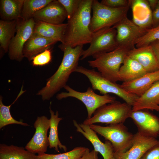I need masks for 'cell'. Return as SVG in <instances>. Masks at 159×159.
Returning <instances> with one entry per match:
<instances>
[{"mask_svg": "<svg viewBox=\"0 0 159 159\" xmlns=\"http://www.w3.org/2000/svg\"><path fill=\"white\" fill-rule=\"evenodd\" d=\"M22 94L19 92L16 100L11 105L6 106L2 102V97H0V129L8 125L12 124H18L23 126H28L25 123L18 121L14 119L11 116L10 112V108L11 105L14 103L19 97Z\"/></svg>", "mask_w": 159, "mask_h": 159, "instance_id": "f1b7e54d", "label": "cell"}, {"mask_svg": "<svg viewBox=\"0 0 159 159\" xmlns=\"http://www.w3.org/2000/svg\"><path fill=\"white\" fill-rule=\"evenodd\" d=\"M33 18L47 23L60 24L67 18V15L64 7L58 0H53L36 12Z\"/></svg>", "mask_w": 159, "mask_h": 159, "instance_id": "2e32d148", "label": "cell"}, {"mask_svg": "<svg viewBox=\"0 0 159 159\" xmlns=\"http://www.w3.org/2000/svg\"><path fill=\"white\" fill-rule=\"evenodd\" d=\"M153 27L159 25V6L158 5L152 11Z\"/></svg>", "mask_w": 159, "mask_h": 159, "instance_id": "8d00e7d4", "label": "cell"}, {"mask_svg": "<svg viewBox=\"0 0 159 159\" xmlns=\"http://www.w3.org/2000/svg\"><path fill=\"white\" fill-rule=\"evenodd\" d=\"M127 55L138 62L147 73L159 69V63L150 45L135 47L130 50Z\"/></svg>", "mask_w": 159, "mask_h": 159, "instance_id": "e0dca14e", "label": "cell"}, {"mask_svg": "<svg viewBox=\"0 0 159 159\" xmlns=\"http://www.w3.org/2000/svg\"><path fill=\"white\" fill-rule=\"evenodd\" d=\"M158 141L156 138L145 136L138 132L134 135L131 147L123 153L114 152L113 156L116 159H140Z\"/></svg>", "mask_w": 159, "mask_h": 159, "instance_id": "5bb4252c", "label": "cell"}, {"mask_svg": "<svg viewBox=\"0 0 159 159\" xmlns=\"http://www.w3.org/2000/svg\"><path fill=\"white\" fill-rule=\"evenodd\" d=\"M132 111L131 105L115 100L98 108L93 116L85 119L83 123L90 125L97 123L110 125L123 123L130 118Z\"/></svg>", "mask_w": 159, "mask_h": 159, "instance_id": "5b68a950", "label": "cell"}, {"mask_svg": "<svg viewBox=\"0 0 159 159\" xmlns=\"http://www.w3.org/2000/svg\"><path fill=\"white\" fill-rule=\"evenodd\" d=\"M74 125L77 132L81 133L92 145L94 150L100 153L104 159H110L113 156L114 153L111 143L106 140L102 143L99 139L96 132L89 125L83 123L79 124L77 121H73Z\"/></svg>", "mask_w": 159, "mask_h": 159, "instance_id": "9a60e30c", "label": "cell"}, {"mask_svg": "<svg viewBox=\"0 0 159 159\" xmlns=\"http://www.w3.org/2000/svg\"><path fill=\"white\" fill-rule=\"evenodd\" d=\"M110 159H116L114 157V156H113Z\"/></svg>", "mask_w": 159, "mask_h": 159, "instance_id": "ab89813d", "label": "cell"}, {"mask_svg": "<svg viewBox=\"0 0 159 159\" xmlns=\"http://www.w3.org/2000/svg\"><path fill=\"white\" fill-rule=\"evenodd\" d=\"M75 72L85 75L91 83L93 89L98 90L103 95L114 94L132 106L139 97L135 95L127 92L121 85L107 79L94 69H89L78 66Z\"/></svg>", "mask_w": 159, "mask_h": 159, "instance_id": "277c9868", "label": "cell"}, {"mask_svg": "<svg viewBox=\"0 0 159 159\" xmlns=\"http://www.w3.org/2000/svg\"><path fill=\"white\" fill-rule=\"evenodd\" d=\"M50 115V127L49 135L48 137L49 143V148H54L55 151L59 152V148L66 152L67 148L65 145H62L59 139L58 134V126L62 118L59 117V112L57 111L56 113L49 107Z\"/></svg>", "mask_w": 159, "mask_h": 159, "instance_id": "484cf974", "label": "cell"}, {"mask_svg": "<svg viewBox=\"0 0 159 159\" xmlns=\"http://www.w3.org/2000/svg\"><path fill=\"white\" fill-rule=\"evenodd\" d=\"M159 80V69L148 72L135 80L124 82L122 87L127 92L139 97L156 82Z\"/></svg>", "mask_w": 159, "mask_h": 159, "instance_id": "ac0fdd59", "label": "cell"}, {"mask_svg": "<svg viewBox=\"0 0 159 159\" xmlns=\"http://www.w3.org/2000/svg\"><path fill=\"white\" fill-rule=\"evenodd\" d=\"M24 0H1L0 16L6 21L22 19L21 12Z\"/></svg>", "mask_w": 159, "mask_h": 159, "instance_id": "cb8c5ba5", "label": "cell"}, {"mask_svg": "<svg viewBox=\"0 0 159 159\" xmlns=\"http://www.w3.org/2000/svg\"><path fill=\"white\" fill-rule=\"evenodd\" d=\"M93 0H81L73 16L67 19L61 44L72 48L90 44L92 33L90 29Z\"/></svg>", "mask_w": 159, "mask_h": 159, "instance_id": "7a4b0ae2", "label": "cell"}, {"mask_svg": "<svg viewBox=\"0 0 159 159\" xmlns=\"http://www.w3.org/2000/svg\"><path fill=\"white\" fill-rule=\"evenodd\" d=\"M117 31L113 26L105 28L92 33L89 47L83 51L80 59L97 56L115 49L118 46L117 42Z\"/></svg>", "mask_w": 159, "mask_h": 159, "instance_id": "9c48e42d", "label": "cell"}, {"mask_svg": "<svg viewBox=\"0 0 159 159\" xmlns=\"http://www.w3.org/2000/svg\"><path fill=\"white\" fill-rule=\"evenodd\" d=\"M98 153L94 150L91 151L87 148L82 156L79 159H98Z\"/></svg>", "mask_w": 159, "mask_h": 159, "instance_id": "d590c367", "label": "cell"}, {"mask_svg": "<svg viewBox=\"0 0 159 159\" xmlns=\"http://www.w3.org/2000/svg\"><path fill=\"white\" fill-rule=\"evenodd\" d=\"M118 72L120 81L123 82L132 81L138 78L147 73L136 60L127 55Z\"/></svg>", "mask_w": 159, "mask_h": 159, "instance_id": "7402d4cb", "label": "cell"}, {"mask_svg": "<svg viewBox=\"0 0 159 159\" xmlns=\"http://www.w3.org/2000/svg\"><path fill=\"white\" fill-rule=\"evenodd\" d=\"M35 20L34 33L62 43L67 23L54 24Z\"/></svg>", "mask_w": 159, "mask_h": 159, "instance_id": "603a6c76", "label": "cell"}, {"mask_svg": "<svg viewBox=\"0 0 159 159\" xmlns=\"http://www.w3.org/2000/svg\"><path fill=\"white\" fill-rule=\"evenodd\" d=\"M83 46L72 48L60 44L59 48L64 52L62 61L55 72L47 80L46 85L37 95L43 100H48L67 85L72 73L75 72L82 56Z\"/></svg>", "mask_w": 159, "mask_h": 159, "instance_id": "6da1fadb", "label": "cell"}, {"mask_svg": "<svg viewBox=\"0 0 159 159\" xmlns=\"http://www.w3.org/2000/svg\"><path fill=\"white\" fill-rule=\"evenodd\" d=\"M133 13L132 21L143 29L153 27L152 11L147 0H130Z\"/></svg>", "mask_w": 159, "mask_h": 159, "instance_id": "d6986e66", "label": "cell"}, {"mask_svg": "<svg viewBox=\"0 0 159 159\" xmlns=\"http://www.w3.org/2000/svg\"><path fill=\"white\" fill-rule=\"evenodd\" d=\"M52 59L51 51L47 49L37 54L32 59V64L34 66H42L48 64Z\"/></svg>", "mask_w": 159, "mask_h": 159, "instance_id": "1f68e13d", "label": "cell"}, {"mask_svg": "<svg viewBox=\"0 0 159 159\" xmlns=\"http://www.w3.org/2000/svg\"><path fill=\"white\" fill-rule=\"evenodd\" d=\"M36 155L23 147L0 144V159H37Z\"/></svg>", "mask_w": 159, "mask_h": 159, "instance_id": "d4e9b609", "label": "cell"}, {"mask_svg": "<svg viewBox=\"0 0 159 159\" xmlns=\"http://www.w3.org/2000/svg\"><path fill=\"white\" fill-rule=\"evenodd\" d=\"M130 118L141 134L155 138L159 136V118L148 110L132 111Z\"/></svg>", "mask_w": 159, "mask_h": 159, "instance_id": "4fadbf2b", "label": "cell"}, {"mask_svg": "<svg viewBox=\"0 0 159 159\" xmlns=\"http://www.w3.org/2000/svg\"><path fill=\"white\" fill-rule=\"evenodd\" d=\"M116 30V39L119 46L133 49L135 41L145 34L147 29L140 27L127 16L113 26Z\"/></svg>", "mask_w": 159, "mask_h": 159, "instance_id": "8fae6325", "label": "cell"}, {"mask_svg": "<svg viewBox=\"0 0 159 159\" xmlns=\"http://www.w3.org/2000/svg\"><path fill=\"white\" fill-rule=\"evenodd\" d=\"M64 8L67 19L73 16L78 9L81 0H58Z\"/></svg>", "mask_w": 159, "mask_h": 159, "instance_id": "d6a6232c", "label": "cell"}, {"mask_svg": "<svg viewBox=\"0 0 159 159\" xmlns=\"http://www.w3.org/2000/svg\"><path fill=\"white\" fill-rule=\"evenodd\" d=\"M150 45L159 63V40L153 42Z\"/></svg>", "mask_w": 159, "mask_h": 159, "instance_id": "74e56055", "label": "cell"}, {"mask_svg": "<svg viewBox=\"0 0 159 159\" xmlns=\"http://www.w3.org/2000/svg\"><path fill=\"white\" fill-rule=\"evenodd\" d=\"M140 159H159V140L148 150Z\"/></svg>", "mask_w": 159, "mask_h": 159, "instance_id": "e575fe53", "label": "cell"}, {"mask_svg": "<svg viewBox=\"0 0 159 159\" xmlns=\"http://www.w3.org/2000/svg\"><path fill=\"white\" fill-rule=\"evenodd\" d=\"M35 24L32 18L24 20H17L16 34L10 42L8 51L10 59L20 62L24 57L23 50L25 44L33 33Z\"/></svg>", "mask_w": 159, "mask_h": 159, "instance_id": "30bf717a", "label": "cell"}, {"mask_svg": "<svg viewBox=\"0 0 159 159\" xmlns=\"http://www.w3.org/2000/svg\"><path fill=\"white\" fill-rule=\"evenodd\" d=\"M34 125L35 129V133L25 148L38 155L45 153L49 146L47 135L50 127V120L45 116L38 117Z\"/></svg>", "mask_w": 159, "mask_h": 159, "instance_id": "7c38bea8", "label": "cell"}, {"mask_svg": "<svg viewBox=\"0 0 159 159\" xmlns=\"http://www.w3.org/2000/svg\"><path fill=\"white\" fill-rule=\"evenodd\" d=\"M130 5L119 8H112L106 6L97 0H93L92 15L90 29L92 32L100 29L112 27L125 17Z\"/></svg>", "mask_w": 159, "mask_h": 159, "instance_id": "8992f818", "label": "cell"}, {"mask_svg": "<svg viewBox=\"0 0 159 159\" xmlns=\"http://www.w3.org/2000/svg\"><path fill=\"white\" fill-rule=\"evenodd\" d=\"M148 110L159 111V80L136 100L132 111Z\"/></svg>", "mask_w": 159, "mask_h": 159, "instance_id": "44dd1931", "label": "cell"}, {"mask_svg": "<svg viewBox=\"0 0 159 159\" xmlns=\"http://www.w3.org/2000/svg\"><path fill=\"white\" fill-rule=\"evenodd\" d=\"M89 126L111 143L114 153L125 152L132 146L134 134L129 131L123 123L110 124L106 126L94 124Z\"/></svg>", "mask_w": 159, "mask_h": 159, "instance_id": "52a82bcc", "label": "cell"}, {"mask_svg": "<svg viewBox=\"0 0 159 159\" xmlns=\"http://www.w3.org/2000/svg\"><path fill=\"white\" fill-rule=\"evenodd\" d=\"M158 5L159 6V0H158Z\"/></svg>", "mask_w": 159, "mask_h": 159, "instance_id": "60d3db41", "label": "cell"}, {"mask_svg": "<svg viewBox=\"0 0 159 159\" xmlns=\"http://www.w3.org/2000/svg\"><path fill=\"white\" fill-rule=\"evenodd\" d=\"M58 41L33 33L24 44L23 50L24 57L30 61L37 54L49 49Z\"/></svg>", "mask_w": 159, "mask_h": 159, "instance_id": "ffe728a7", "label": "cell"}, {"mask_svg": "<svg viewBox=\"0 0 159 159\" xmlns=\"http://www.w3.org/2000/svg\"><path fill=\"white\" fill-rule=\"evenodd\" d=\"M64 88L67 92H62L57 94V99L61 100L68 97H72L80 100L86 108L88 119L91 118L95 111L100 107L116 100L115 97L109 94L100 95L96 94L93 89L90 87L84 92L76 91L67 85Z\"/></svg>", "mask_w": 159, "mask_h": 159, "instance_id": "ba28073f", "label": "cell"}, {"mask_svg": "<svg viewBox=\"0 0 159 159\" xmlns=\"http://www.w3.org/2000/svg\"><path fill=\"white\" fill-rule=\"evenodd\" d=\"M100 2L102 4L112 8H119L130 6V0H102Z\"/></svg>", "mask_w": 159, "mask_h": 159, "instance_id": "836d02e7", "label": "cell"}, {"mask_svg": "<svg viewBox=\"0 0 159 159\" xmlns=\"http://www.w3.org/2000/svg\"><path fill=\"white\" fill-rule=\"evenodd\" d=\"M159 40V25L148 29L146 33L138 39L135 42L136 48L150 45Z\"/></svg>", "mask_w": 159, "mask_h": 159, "instance_id": "4dcf8cb0", "label": "cell"}, {"mask_svg": "<svg viewBox=\"0 0 159 159\" xmlns=\"http://www.w3.org/2000/svg\"><path fill=\"white\" fill-rule=\"evenodd\" d=\"M147 1L150 8L153 11L158 6V0H148Z\"/></svg>", "mask_w": 159, "mask_h": 159, "instance_id": "f35d334b", "label": "cell"}, {"mask_svg": "<svg viewBox=\"0 0 159 159\" xmlns=\"http://www.w3.org/2000/svg\"><path fill=\"white\" fill-rule=\"evenodd\" d=\"M132 49L119 46L113 51L99 55L88 62L90 66L97 68L105 78L116 82L120 81L118 72L121 65L128 52Z\"/></svg>", "mask_w": 159, "mask_h": 159, "instance_id": "3957f363", "label": "cell"}, {"mask_svg": "<svg viewBox=\"0 0 159 159\" xmlns=\"http://www.w3.org/2000/svg\"><path fill=\"white\" fill-rule=\"evenodd\" d=\"M17 20H0V48L8 52L11 41L16 31Z\"/></svg>", "mask_w": 159, "mask_h": 159, "instance_id": "4316f807", "label": "cell"}, {"mask_svg": "<svg viewBox=\"0 0 159 159\" xmlns=\"http://www.w3.org/2000/svg\"><path fill=\"white\" fill-rule=\"evenodd\" d=\"M87 148L78 147L67 152L57 154L44 153L36 155L37 159H79Z\"/></svg>", "mask_w": 159, "mask_h": 159, "instance_id": "f546056e", "label": "cell"}, {"mask_svg": "<svg viewBox=\"0 0 159 159\" xmlns=\"http://www.w3.org/2000/svg\"><path fill=\"white\" fill-rule=\"evenodd\" d=\"M53 0H24L21 12L22 19L28 20Z\"/></svg>", "mask_w": 159, "mask_h": 159, "instance_id": "83f0119b", "label": "cell"}]
</instances>
